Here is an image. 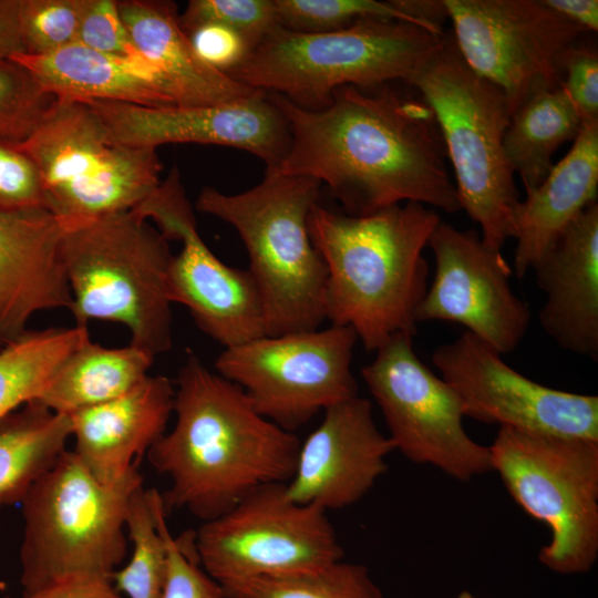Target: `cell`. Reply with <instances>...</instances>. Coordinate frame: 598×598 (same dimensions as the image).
Masks as SVG:
<instances>
[{
	"mask_svg": "<svg viewBox=\"0 0 598 598\" xmlns=\"http://www.w3.org/2000/svg\"><path fill=\"white\" fill-rule=\"evenodd\" d=\"M269 95L286 117L290 144L267 172L326 183L352 216L402 202L461 209L434 113L417 93L349 85L317 110Z\"/></svg>",
	"mask_w": 598,
	"mask_h": 598,
	"instance_id": "obj_1",
	"label": "cell"
},
{
	"mask_svg": "<svg viewBox=\"0 0 598 598\" xmlns=\"http://www.w3.org/2000/svg\"><path fill=\"white\" fill-rule=\"evenodd\" d=\"M174 385L175 424L146 454L169 481L161 494L166 514L186 509L206 522L256 488L291 478L300 440L260 415L238 385L195 355Z\"/></svg>",
	"mask_w": 598,
	"mask_h": 598,
	"instance_id": "obj_2",
	"label": "cell"
},
{
	"mask_svg": "<svg viewBox=\"0 0 598 598\" xmlns=\"http://www.w3.org/2000/svg\"><path fill=\"white\" fill-rule=\"evenodd\" d=\"M440 220L414 202L364 216L316 204L308 230L327 267L326 319L351 328L367 351L396 334L413 337L427 289L423 249Z\"/></svg>",
	"mask_w": 598,
	"mask_h": 598,
	"instance_id": "obj_3",
	"label": "cell"
},
{
	"mask_svg": "<svg viewBox=\"0 0 598 598\" xmlns=\"http://www.w3.org/2000/svg\"><path fill=\"white\" fill-rule=\"evenodd\" d=\"M321 183L271 172L245 192L204 187L196 208L235 228L262 299L267 336L319 329L326 319L327 267L308 218Z\"/></svg>",
	"mask_w": 598,
	"mask_h": 598,
	"instance_id": "obj_4",
	"label": "cell"
},
{
	"mask_svg": "<svg viewBox=\"0 0 598 598\" xmlns=\"http://www.w3.org/2000/svg\"><path fill=\"white\" fill-rule=\"evenodd\" d=\"M444 34L390 19H367L329 32L278 28L228 75L305 109L324 107L343 86L406 82Z\"/></svg>",
	"mask_w": 598,
	"mask_h": 598,
	"instance_id": "obj_5",
	"label": "cell"
},
{
	"mask_svg": "<svg viewBox=\"0 0 598 598\" xmlns=\"http://www.w3.org/2000/svg\"><path fill=\"white\" fill-rule=\"evenodd\" d=\"M75 326L123 324L130 344L156 357L172 347L168 239L134 210L66 227L62 244Z\"/></svg>",
	"mask_w": 598,
	"mask_h": 598,
	"instance_id": "obj_6",
	"label": "cell"
},
{
	"mask_svg": "<svg viewBox=\"0 0 598 598\" xmlns=\"http://www.w3.org/2000/svg\"><path fill=\"white\" fill-rule=\"evenodd\" d=\"M429 104L456 179L461 209L482 229L483 243L501 250L512 238L518 192L504 150L512 110L503 92L473 72L453 38L404 82Z\"/></svg>",
	"mask_w": 598,
	"mask_h": 598,
	"instance_id": "obj_7",
	"label": "cell"
},
{
	"mask_svg": "<svg viewBox=\"0 0 598 598\" xmlns=\"http://www.w3.org/2000/svg\"><path fill=\"white\" fill-rule=\"evenodd\" d=\"M142 486L140 463L118 483L103 485L64 451L20 503L23 591L73 575L112 581L126 556L128 505Z\"/></svg>",
	"mask_w": 598,
	"mask_h": 598,
	"instance_id": "obj_8",
	"label": "cell"
},
{
	"mask_svg": "<svg viewBox=\"0 0 598 598\" xmlns=\"http://www.w3.org/2000/svg\"><path fill=\"white\" fill-rule=\"evenodd\" d=\"M489 451L512 498L550 530L539 563L560 575L589 571L598 559V441L499 427Z\"/></svg>",
	"mask_w": 598,
	"mask_h": 598,
	"instance_id": "obj_9",
	"label": "cell"
},
{
	"mask_svg": "<svg viewBox=\"0 0 598 598\" xmlns=\"http://www.w3.org/2000/svg\"><path fill=\"white\" fill-rule=\"evenodd\" d=\"M38 167L45 207L66 227L134 209L161 183L156 148L107 141L83 101L58 99L17 144Z\"/></svg>",
	"mask_w": 598,
	"mask_h": 598,
	"instance_id": "obj_10",
	"label": "cell"
},
{
	"mask_svg": "<svg viewBox=\"0 0 598 598\" xmlns=\"http://www.w3.org/2000/svg\"><path fill=\"white\" fill-rule=\"evenodd\" d=\"M193 533L199 564L218 584L313 573L344 556L327 512L290 499L285 483L256 488Z\"/></svg>",
	"mask_w": 598,
	"mask_h": 598,
	"instance_id": "obj_11",
	"label": "cell"
},
{
	"mask_svg": "<svg viewBox=\"0 0 598 598\" xmlns=\"http://www.w3.org/2000/svg\"><path fill=\"white\" fill-rule=\"evenodd\" d=\"M355 332L344 326L264 336L225 348L215 368L255 410L295 432L315 415L358 395L351 371Z\"/></svg>",
	"mask_w": 598,
	"mask_h": 598,
	"instance_id": "obj_12",
	"label": "cell"
},
{
	"mask_svg": "<svg viewBox=\"0 0 598 598\" xmlns=\"http://www.w3.org/2000/svg\"><path fill=\"white\" fill-rule=\"evenodd\" d=\"M361 374L394 450L409 461L432 465L461 482L493 471L489 446L466 433L458 395L421 361L411 336L388 340Z\"/></svg>",
	"mask_w": 598,
	"mask_h": 598,
	"instance_id": "obj_13",
	"label": "cell"
},
{
	"mask_svg": "<svg viewBox=\"0 0 598 598\" xmlns=\"http://www.w3.org/2000/svg\"><path fill=\"white\" fill-rule=\"evenodd\" d=\"M455 45L470 69L498 87L512 113L559 86L564 59L586 32L543 0H443Z\"/></svg>",
	"mask_w": 598,
	"mask_h": 598,
	"instance_id": "obj_14",
	"label": "cell"
},
{
	"mask_svg": "<svg viewBox=\"0 0 598 598\" xmlns=\"http://www.w3.org/2000/svg\"><path fill=\"white\" fill-rule=\"evenodd\" d=\"M133 210L152 219L166 239L182 241L167 270L172 303L185 306L198 328L224 348L267 336L251 274L225 265L203 241L177 167Z\"/></svg>",
	"mask_w": 598,
	"mask_h": 598,
	"instance_id": "obj_15",
	"label": "cell"
},
{
	"mask_svg": "<svg viewBox=\"0 0 598 598\" xmlns=\"http://www.w3.org/2000/svg\"><path fill=\"white\" fill-rule=\"evenodd\" d=\"M464 416L523 432L598 441V396L539 384L468 331L432 354Z\"/></svg>",
	"mask_w": 598,
	"mask_h": 598,
	"instance_id": "obj_16",
	"label": "cell"
},
{
	"mask_svg": "<svg viewBox=\"0 0 598 598\" xmlns=\"http://www.w3.org/2000/svg\"><path fill=\"white\" fill-rule=\"evenodd\" d=\"M427 246L435 261L433 281L416 309V321L464 326L501 354L513 352L527 332L530 311L509 283L512 268L501 250L472 229L440 220Z\"/></svg>",
	"mask_w": 598,
	"mask_h": 598,
	"instance_id": "obj_17",
	"label": "cell"
},
{
	"mask_svg": "<svg viewBox=\"0 0 598 598\" xmlns=\"http://www.w3.org/2000/svg\"><path fill=\"white\" fill-rule=\"evenodd\" d=\"M101 123L107 141L141 148L168 143L235 147L276 167L286 155L290 132L283 113L259 91L238 101L197 107H148L111 101H83Z\"/></svg>",
	"mask_w": 598,
	"mask_h": 598,
	"instance_id": "obj_18",
	"label": "cell"
},
{
	"mask_svg": "<svg viewBox=\"0 0 598 598\" xmlns=\"http://www.w3.org/2000/svg\"><path fill=\"white\" fill-rule=\"evenodd\" d=\"M393 451L368 399L341 401L323 411L321 423L300 443L286 493L296 503L327 513L349 507L388 471L386 457Z\"/></svg>",
	"mask_w": 598,
	"mask_h": 598,
	"instance_id": "obj_19",
	"label": "cell"
},
{
	"mask_svg": "<svg viewBox=\"0 0 598 598\" xmlns=\"http://www.w3.org/2000/svg\"><path fill=\"white\" fill-rule=\"evenodd\" d=\"M65 226L45 207L0 208V332L4 342L43 310L69 309Z\"/></svg>",
	"mask_w": 598,
	"mask_h": 598,
	"instance_id": "obj_20",
	"label": "cell"
},
{
	"mask_svg": "<svg viewBox=\"0 0 598 598\" xmlns=\"http://www.w3.org/2000/svg\"><path fill=\"white\" fill-rule=\"evenodd\" d=\"M545 293L538 320L561 349L598 360V203L589 205L532 268Z\"/></svg>",
	"mask_w": 598,
	"mask_h": 598,
	"instance_id": "obj_21",
	"label": "cell"
},
{
	"mask_svg": "<svg viewBox=\"0 0 598 598\" xmlns=\"http://www.w3.org/2000/svg\"><path fill=\"white\" fill-rule=\"evenodd\" d=\"M175 385L148 375L127 393L71 415L72 450L103 485L123 480L166 432Z\"/></svg>",
	"mask_w": 598,
	"mask_h": 598,
	"instance_id": "obj_22",
	"label": "cell"
},
{
	"mask_svg": "<svg viewBox=\"0 0 598 598\" xmlns=\"http://www.w3.org/2000/svg\"><path fill=\"white\" fill-rule=\"evenodd\" d=\"M117 7L133 43L156 70L176 106L218 105L259 92L199 59L174 2L122 0Z\"/></svg>",
	"mask_w": 598,
	"mask_h": 598,
	"instance_id": "obj_23",
	"label": "cell"
},
{
	"mask_svg": "<svg viewBox=\"0 0 598 598\" xmlns=\"http://www.w3.org/2000/svg\"><path fill=\"white\" fill-rule=\"evenodd\" d=\"M598 192V122H586L569 152L515 206L512 238L517 240L514 274L523 278Z\"/></svg>",
	"mask_w": 598,
	"mask_h": 598,
	"instance_id": "obj_24",
	"label": "cell"
},
{
	"mask_svg": "<svg viewBox=\"0 0 598 598\" xmlns=\"http://www.w3.org/2000/svg\"><path fill=\"white\" fill-rule=\"evenodd\" d=\"M58 99L175 107L167 93L135 64L72 43L47 54L10 58Z\"/></svg>",
	"mask_w": 598,
	"mask_h": 598,
	"instance_id": "obj_25",
	"label": "cell"
},
{
	"mask_svg": "<svg viewBox=\"0 0 598 598\" xmlns=\"http://www.w3.org/2000/svg\"><path fill=\"white\" fill-rule=\"evenodd\" d=\"M154 359L132 344L105 348L87 338L62 362L34 402L64 415L105 403L144 381Z\"/></svg>",
	"mask_w": 598,
	"mask_h": 598,
	"instance_id": "obj_26",
	"label": "cell"
},
{
	"mask_svg": "<svg viewBox=\"0 0 598 598\" xmlns=\"http://www.w3.org/2000/svg\"><path fill=\"white\" fill-rule=\"evenodd\" d=\"M584 121L560 84L539 91L512 113L504 136L508 164L522 179L526 192L536 188L553 168L556 151L574 141Z\"/></svg>",
	"mask_w": 598,
	"mask_h": 598,
	"instance_id": "obj_27",
	"label": "cell"
},
{
	"mask_svg": "<svg viewBox=\"0 0 598 598\" xmlns=\"http://www.w3.org/2000/svg\"><path fill=\"white\" fill-rule=\"evenodd\" d=\"M69 415L31 402L0 423V507L21 503L34 482L66 451Z\"/></svg>",
	"mask_w": 598,
	"mask_h": 598,
	"instance_id": "obj_28",
	"label": "cell"
},
{
	"mask_svg": "<svg viewBox=\"0 0 598 598\" xmlns=\"http://www.w3.org/2000/svg\"><path fill=\"white\" fill-rule=\"evenodd\" d=\"M89 338L86 327L24 331L0 348V423L42 394L62 362Z\"/></svg>",
	"mask_w": 598,
	"mask_h": 598,
	"instance_id": "obj_29",
	"label": "cell"
},
{
	"mask_svg": "<svg viewBox=\"0 0 598 598\" xmlns=\"http://www.w3.org/2000/svg\"><path fill=\"white\" fill-rule=\"evenodd\" d=\"M219 585L226 598H384L364 565L343 559L313 573Z\"/></svg>",
	"mask_w": 598,
	"mask_h": 598,
	"instance_id": "obj_30",
	"label": "cell"
},
{
	"mask_svg": "<svg viewBox=\"0 0 598 598\" xmlns=\"http://www.w3.org/2000/svg\"><path fill=\"white\" fill-rule=\"evenodd\" d=\"M127 537L133 545L128 563L116 569L112 582L128 598H162L166 575V549L158 528L152 492L140 487L126 515Z\"/></svg>",
	"mask_w": 598,
	"mask_h": 598,
	"instance_id": "obj_31",
	"label": "cell"
},
{
	"mask_svg": "<svg viewBox=\"0 0 598 598\" xmlns=\"http://www.w3.org/2000/svg\"><path fill=\"white\" fill-rule=\"evenodd\" d=\"M279 27L297 32H329L367 19L401 20L444 34L411 16L401 0H274Z\"/></svg>",
	"mask_w": 598,
	"mask_h": 598,
	"instance_id": "obj_32",
	"label": "cell"
},
{
	"mask_svg": "<svg viewBox=\"0 0 598 598\" xmlns=\"http://www.w3.org/2000/svg\"><path fill=\"white\" fill-rule=\"evenodd\" d=\"M58 97L13 60L0 61V140L22 143L44 120Z\"/></svg>",
	"mask_w": 598,
	"mask_h": 598,
	"instance_id": "obj_33",
	"label": "cell"
},
{
	"mask_svg": "<svg viewBox=\"0 0 598 598\" xmlns=\"http://www.w3.org/2000/svg\"><path fill=\"white\" fill-rule=\"evenodd\" d=\"M156 522L166 549V575L162 598H226L220 585L200 566L194 533L174 537L166 524L161 493L151 488Z\"/></svg>",
	"mask_w": 598,
	"mask_h": 598,
	"instance_id": "obj_34",
	"label": "cell"
},
{
	"mask_svg": "<svg viewBox=\"0 0 598 598\" xmlns=\"http://www.w3.org/2000/svg\"><path fill=\"white\" fill-rule=\"evenodd\" d=\"M179 23L186 33L206 23L227 27L252 49L280 28L274 0H190L179 14Z\"/></svg>",
	"mask_w": 598,
	"mask_h": 598,
	"instance_id": "obj_35",
	"label": "cell"
},
{
	"mask_svg": "<svg viewBox=\"0 0 598 598\" xmlns=\"http://www.w3.org/2000/svg\"><path fill=\"white\" fill-rule=\"evenodd\" d=\"M85 0H21L27 54H47L75 43Z\"/></svg>",
	"mask_w": 598,
	"mask_h": 598,
	"instance_id": "obj_36",
	"label": "cell"
},
{
	"mask_svg": "<svg viewBox=\"0 0 598 598\" xmlns=\"http://www.w3.org/2000/svg\"><path fill=\"white\" fill-rule=\"evenodd\" d=\"M76 42L135 64L166 92L156 70L133 43L120 16L117 1L85 0Z\"/></svg>",
	"mask_w": 598,
	"mask_h": 598,
	"instance_id": "obj_37",
	"label": "cell"
},
{
	"mask_svg": "<svg viewBox=\"0 0 598 598\" xmlns=\"http://www.w3.org/2000/svg\"><path fill=\"white\" fill-rule=\"evenodd\" d=\"M30 207H45L40 172L17 144L0 140V208Z\"/></svg>",
	"mask_w": 598,
	"mask_h": 598,
	"instance_id": "obj_38",
	"label": "cell"
},
{
	"mask_svg": "<svg viewBox=\"0 0 598 598\" xmlns=\"http://www.w3.org/2000/svg\"><path fill=\"white\" fill-rule=\"evenodd\" d=\"M187 35L199 59L226 74L237 70L252 51L241 34L216 23L202 24Z\"/></svg>",
	"mask_w": 598,
	"mask_h": 598,
	"instance_id": "obj_39",
	"label": "cell"
},
{
	"mask_svg": "<svg viewBox=\"0 0 598 598\" xmlns=\"http://www.w3.org/2000/svg\"><path fill=\"white\" fill-rule=\"evenodd\" d=\"M561 85L584 123L598 122V54L591 48L573 47L564 59Z\"/></svg>",
	"mask_w": 598,
	"mask_h": 598,
	"instance_id": "obj_40",
	"label": "cell"
},
{
	"mask_svg": "<svg viewBox=\"0 0 598 598\" xmlns=\"http://www.w3.org/2000/svg\"><path fill=\"white\" fill-rule=\"evenodd\" d=\"M21 598H123L109 579L73 575L23 591Z\"/></svg>",
	"mask_w": 598,
	"mask_h": 598,
	"instance_id": "obj_41",
	"label": "cell"
},
{
	"mask_svg": "<svg viewBox=\"0 0 598 598\" xmlns=\"http://www.w3.org/2000/svg\"><path fill=\"white\" fill-rule=\"evenodd\" d=\"M21 0H0V61L25 53L20 27Z\"/></svg>",
	"mask_w": 598,
	"mask_h": 598,
	"instance_id": "obj_42",
	"label": "cell"
},
{
	"mask_svg": "<svg viewBox=\"0 0 598 598\" xmlns=\"http://www.w3.org/2000/svg\"><path fill=\"white\" fill-rule=\"evenodd\" d=\"M546 6L585 31L598 30L597 0H543Z\"/></svg>",
	"mask_w": 598,
	"mask_h": 598,
	"instance_id": "obj_43",
	"label": "cell"
},
{
	"mask_svg": "<svg viewBox=\"0 0 598 598\" xmlns=\"http://www.w3.org/2000/svg\"><path fill=\"white\" fill-rule=\"evenodd\" d=\"M456 598H477V597L468 590H462L457 594Z\"/></svg>",
	"mask_w": 598,
	"mask_h": 598,
	"instance_id": "obj_44",
	"label": "cell"
},
{
	"mask_svg": "<svg viewBox=\"0 0 598 598\" xmlns=\"http://www.w3.org/2000/svg\"><path fill=\"white\" fill-rule=\"evenodd\" d=\"M3 344H4V339H3V337H2V334H1V332H0V348H1Z\"/></svg>",
	"mask_w": 598,
	"mask_h": 598,
	"instance_id": "obj_45",
	"label": "cell"
}]
</instances>
